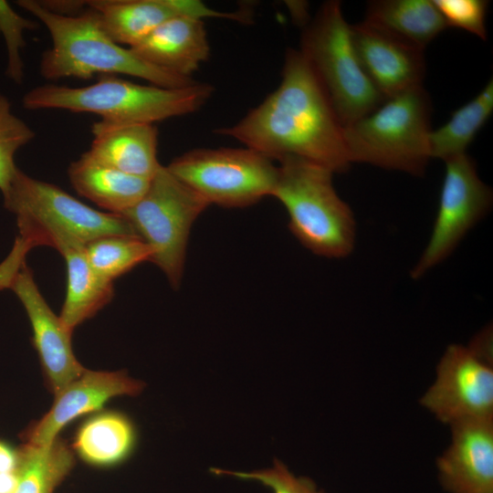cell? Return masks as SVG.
I'll return each mask as SVG.
<instances>
[{
  "label": "cell",
  "instance_id": "cell-11",
  "mask_svg": "<svg viewBox=\"0 0 493 493\" xmlns=\"http://www.w3.org/2000/svg\"><path fill=\"white\" fill-rule=\"evenodd\" d=\"M420 403L445 424L493 416V370L469 347H447Z\"/></svg>",
  "mask_w": 493,
  "mask_h": 493
},
{
  "label": "cell",
  "instance_id": "cell-20",
  "mask_svg": "<svg viewBox=\"0 0 493 493\" xmlns=\"http://www.w3.org/2000/svg\"><path fill=\"white\" fill-rule=\"evenodd\" d=\"M68 175L79 194L116 215L137 204L150 183L100 163L85 153L69 164Z\"/></svg>",
  "mask_w": 493,
  "mask_h": 493
},
{
  "label": "cell",
  "instance_id": "cell-29",
  "mask_svg": "<svg viewBox=\"0 0 493 493\" xmlns=\"http://www.w3.org/2000/svg\"><path fill=\"white\" fill-rule=\"evenodd\" d=\"M215 474L233 475L241 478L254 479L269 487L273 493H324L308 477H295L287 467L278 460L271 468L253 472H231L213 469Z\"/></svg>",
  "mask_w": 493,
  "mask_h": 493
},
{
  "label": "cell",
  "instance_id": "cell-24",
  "mask_svg": "<svg viewBox=\"0 0 493 493\" xmlns=\"http://www.w3.org/2000/svg\"><path fill=\"white\" fill-rule=\"evenodd\" d=\"M493 111V81L471 100L458 108L446 123L430 131L428 146L430 158H448L466 153L477 133Z\"/></svg>",
  "mask_w": 493,
  "mask_h": 493
},
{
  "label": "cell",
  "instance_id": "cell-13",
  "mask_svg": "<svg viewBox=\"0 0 493 493\" xmlns=\"http://www.w3.org/2000/svg\"><path fill=\"white\" fill-rule=\"evenodd\" d=\"M143 387L142 382L131 378L123 371L86 369L79 377L55 395L47 413L31 423L21 433V439L24 443L46 446L75 419L102 410L104 404L113 397L137 395Z\"/></svg>",
  "mask_w": 493,
  "mask_h": 493
},
{
  "label": "cell",
  "instance_id": "cell-2",
  "mask_svg": "<svg viewBox=\"0 0 493 493\" xmlns=\"http://www.w3.org/2000/svg\"><path fill=\"white\" fill-rule=\"evenodd\" d=\"M16 4L37 18L50 35L51 47L43 53L39 63V72L47 80L89 79L98 74L136 77L170 89L196 82L149 65L129 47L115 43L88 5L78 15L66 16L48 11L37 0H19Z\"/></svg>",
  "mask_w": 493,
  "mask_h": 493
},
{
  "label": "cell",
  "instance_id": "cell-12",
  "mask_svg": "<svg viewBox=\"0 0 493 493\" xmlns=\"http://www.w3.org/2000/svg\"><path fill=\"white\" fill-rule=\"evenodd\" d=\"M11 288L21 301L29 319L36 349L48 389L54 395L73 380L84 368L74 355L71 335L40 293L26 261L12 278Z\"/></svg>",
  "mask_w": 493,
  "mask_h": 493
},
{
  "label": "cell",
  "instance_id": "cell-17",
  "mask_svg": "<svg viewBox=\"0 0 493 493\" xmlns=\"http://www.w3.org/2000/svg\"><path fill=\"white\" fill-rule=\"evenodd\" d=\"M129 48L147 64L189 79L211 50L204 20L189 16L165 21Z\"/></svg>",
  "mask_w": 493,
  "mask_h": 493
},
{
  "label": "cell",
  "instance_id": "cell-28",
  "mask_svg": "<svg viewBox=\"0 0 493 493\" xmlns=\"http://www.w3.org/2000/svg\"><path fill=\"white\" fill-rule=\"evenodd\" d=\"M446 26L464 29L487 39L485 25L488 2L486 0H434Z\"/></svg>",
  "mask_w": 493,
  "mask_h": 493
},
{
  "label": "cell",
  "instance_id": "cell-15",
  "mask_svg": "<svg viewBox=\"0 0 493 493\" xmlns=\"http://www.w3.org/2000/svg\"><path fill=\"white\" fill-rule=\"evenodd\" d=\"M359 62L374 88L389 99L422 85L424 50L364 23L351 26Z\"/></svg>",
  "mask_w": 493,
  "mask_h": 493
},
{
  "label": "cell",
  "instance_id": "cell-4",
  "mask_svg": "<svg viewBox=\"0 0 493 493\" xmlns=\"http://www.w3.org/2000/svg\"><path fill=\"white\" fill-rule=\"evenodd\" d=\"M213 92L210 84L197 81L170 89L138 84L118 75H101L84 87L37 86L24 95L22 103L30 110H64L95 114L109 122L154 124L198 110Z\"/></svg>",
  "mask_w": 493,
  "mask_h": 493
},
{
  "label": "cell",
  "instance_id": "cell-32",
  "mask_svg": "<svg viewBox=\"0 0 493 493\" xmlns=\"http://www.w3.org/2000/svg\"><path fill=\"white\" fill-rule=\"evenodd\" d=\"M17 485V471L0 474V493H16Z\"/></svg>",
  "mask_w": 493,
  "mask_h": 493
},
{
  "label": "cell",
  "instance_id": "cell-27",
  "mask_svg": "<svg viewBox=\"0 0 493 493\" xmlns=\"http://www.w3.org/2000/svg\"><path fill=\"white\" fill-rule=\"evenodd\" d=\"M36 26V22L15 12L6 1L0 0V33L5 39L7 48L6 75L18 84L23 79V62L20 57V51L25 46L23 30L33 29Z\"/></svg>",
  "mask_w": 493,
  "mask_h": 493
},
{
  "label": "cell",
  "instance_id": "cell-3",
  "mask_svg": "<svg viewBox=\"0 0 493 493\" xmlns=\"http://www.w3.org/2000/svg\"><path fill=\"white\" fill-rule=\"evenodd\" d=\"M3 198L5 207L16 215L19 231L9 255L20 261L37 246L54 247L61 254L102 236H137L122 215L93 209L19 168Z\"/></svg>",
  "mask_w": 493,
  "mask_h": 493
},
{
  "label": "cell",
  "instance_id": "cell-22",
  "mask_svg": "<svg viewBox=\"0 0 493 493\" xmlns=\"http://www.w3.org/2000/svg\"><path fill=\"white\" fill-rule=\"evenodd\" d=\"M61 255L67 266V291L58 317L62 325L73 332L112 300L114 285L92 268L84 247L68 248Z\"/></svg>",
  "mask_w": 493,
  "mask_h": 493
},
{
  "label": "cell",
  "instance_id": "cell-16",
  "mask_svg": "<svg viewBox=\"0 0 493 493\" xmlns=\"http://www.w3.org/2000/svg\"><path fill=\"white\" fill-rule=\"evenodd\" d=\"M103 30L117 44L131 47L165 21L176 16L234 21V12L208 7L198 0H90Z\"/></svg>",
  "mask_w": 493,
  "mask_h": 493
},
{
  "label": "cell",
  "instance_id": "cell-19",
  "mask_svg": "<svg viewBox=\"0 0 493 493\" xmlns=\"http://www.w3.org/2000/svg\"><path fill=\"white\" fill-rule=\"evenodd\" d=\"M137 430L125 414L100 410L89 414L77 428L72 450L87 465L98 468L117 467L133 453Z\"/></svg>",
  "mask_w": 493,
  "mask_h": 493
},
{
  "label": "cell",
  "instance_id": "cell-25",
  "mask_svg": "<svg viewBox=\"0 0 493 493\" xmlns=\"http://www.w3.org/2000/svg\"><path fill=\"white\" fill-rule=\"evenodd\" d=\"M92 268L103 278H115L144 261H151V247L137 236H107L84 246Z\"/></svg>",
  "mask_w": 493,
  "mask_h": 493
},
{
  "label": "cell",
  "instance_id": "cell-9",
  "mask_svg": "<svg viewBox=\"0 0 493 493\" xmlns=\"http://www.w3.org/2000/svg\"><path fill=\"white\" fill-rule=\"evenodd\" d=\"M169 171L209 205L246 207L271 195L278 166L246 148L194 149L174 158Z\"/></svg>",
  "mask_w": 493,
  "mask_h": 493
},
{
  "label": "cell",
  "instance_id": "cell-30",
  "mask_svg": "<svg viewBox=\"0 0 493 493\" xmlns=\"http://www.w3.org/2000/svg\"><path fill=\"white\" fill-rule=\"evenodd\" d=\"M40 5L50 12L58 15L74 16L84 11L87 1H38Z\"/></svg>",
  "mask_w": 493,
  "mask_h": 493
},
{
  "label": "cell",
  "instance_id": "cell-1",
  "mask_svg": "<svg viewBox=\"0 0 493 493\" xmlns=\"http://www.w3.org/2000/svg\"><path fill=\"white\" fill-rule=\"evenodd\" d=\"M343 131L308 61L288 48L278 87L238 122L215 132L271 161L300 158L334 173L351 163Z\"/></svg>",
  "mask_w": 493,
  "mask_h": 493
},
{
  "label": "cell",
  "instance_id": "cell-14",
  "mask_svg": "<svg viewBox=\"0 0 493 493\" xmlns=\"http://www.w3.org/2000/svg\"><path fill=\"white\" fill-rule=\"evenodd\" d=\"M450 426L451 444L437 459L440 484L449 493H493V416Z\"/></svg>",
  "mask_w": 493,
  "mask_h": 493
},
{
  "label": "cell",
  "instance_id": "cell-18",
  "mask_svg": "<svg viewBox=\"0 0 493 493\" xmlns=\"http://www.w3.org/2000/svg\"><path fill=\"white\" fill-rule=\"evenodd\" d=\"M84 153L90 159L127 174L151 180L162 165L157 158L158 130L149 123L99 121Z\"/></svg>",
  "mask_w": 493,
  "mask_h": 493
},
{
  "label": "cell",
  "instance_id": "cell-7",
  "mask_svg": "<svg viewBox=\"0 0 493 493\" xmlns=\"http://www.w3.org/2000/svg\"><path fill=\"white\" fill-rule=\"evenodd\" d=\"M300 53L308 61L341 125L371 113L386 99L364 73L341 3L327 1L304 26Z\"/></svg>",
  "mask_w": 493,
  "mask_h": 493
},
{
  "label": "cell",
  "instance_id": "cell-8",
  "mask_svg": "<svg viewBox=\"0 0 493 493\" xmlns=\"http://www.w3.org/2000/svg\"><path fill=\"white\" fill-rule=\"evenodd\" d=\"M208 205L167 166L161 165L143 196L121 215L151 247V261L175 289L182 281L191 227Z\"/></svg>",
  "mask_w": 493,
  "mask_h": 493
},
{
  "label": "cell",
  "instance_id": "cell-6",
  "mask_svg": "<svg viewBox=\"0 0 493 493\" xmlns=\"http://www.w3.org/2000/svg\"><path fill=\"white\" fill-rule=\"evenodd\" d=\"M431 110L423 85L386 99L343 128L351 163L423 174L430 159Z\"/></svg>",
  "mask_w": 493,
  "mask_h": 493
},
{
  "label": "cell",
  "instance_id": "cell-26",
  "mask_svg": "<svg viewBox=\"0 0 493 493\" xmlns=\"http://www.w3.org/2000/svg\"><path fill=\"white\" fill-rule=\"evenodd\" d=\"M36 136L34 130L16 116L9 99L0 92V191L6 193L18 169L15 163L16 152Z\"/></svg>",
  "mask_w": 493,
  "mask_h": 493
},
{
  "label": "cell",
  "instance_id": "cell-10",
  "mask_svg": "<svg viewBox=\"0 0 493 493\" xmlns=\"http://www.w3.org/2000/svg\"><path fill=\"white\" fill-rule=\"evenodd\" d=\"M445 163L436 217L429 241L411 271L414 279L445 260L492 204L491 190L480 180L472 158L463 153Z\"/></svg>",
  "mask_w": 493,
  "mask_h": 493
},
{
  "label": "cell",
  "instance_id": "cell-31",
  "mask_svg": "<svg viewBox=\"0 0 493 493\" xmlns=\"http://www.w3.org/2000/svg\"><path fill=\"white\" fill-rule=\"evenodd\" d=\"M18 464V447L0 438V474L16 471Z\"/></svg>",
  "mask_w": 493,
  "mask_h": 493
},
{
  "label": "cell",
  "instance_id": "cell-5",
  "mask_svg": "<svg viewBox=\"0 0 493 493\" xmlns=\"http://www.w3.org/2000/svg\"><path fill=\"white\" fill-rule=\"evenodd\" d=\"M272 196L286 208L289 229L312 253L330 258L350 255L356 222L332 184L333 173L296 157L279 161Z\"/></svg>",
  "mask_w": 493,
  "mask_h": 493
},
{
  "label": "cell",
  "instance_id": "cell-23",
  "mask_svg": "<svg viewBox=\"0 0 493 493\" xmlns=\"http://www.w3.org/2000/svg\"><path fill=\"white\" fill-rule=\"evenodd\" d=\"M18 451L16 493H55L76 464L72 448L58 436L46 446L23 443Z\"/></svg>",
  "mask_w": 493,
  "mask_h": 493
},
{
  "label": "cell",
  "instance_id": "cell-21",
  "mask_svg": "<svg viewBox=\"0 0 493 493\" xmlns=\"http://www.w3.org/2000/svg\"><path fill=\"white\" fill-rule=\"evenodd\" d=\"M363 22L422 50L447 27L431 0L372 1Z\"/></svg>",
  "mask_w": 493,
  "mask_h": 493
}]
</instances>
